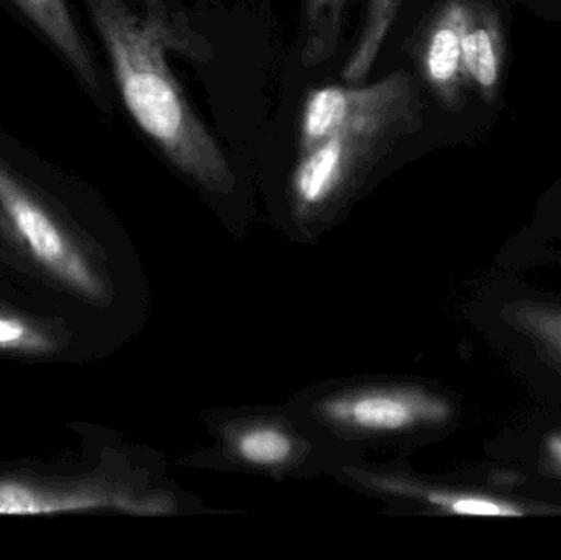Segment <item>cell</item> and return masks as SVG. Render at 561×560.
<instances>
[{"mask_svg": "<svg viewBox=\"0 0 561 560\" xmlns=\"http://www.w3.org/2000/svg\"><path fill=\"white\" fill-rule=\"evenodd\" d=\"M0 206L26 240L32 252L46 265L61 273L79 288L94 293L98 289L84 263L69 249L65 237L51 217L20 186L13 174L0 161Z\"/></svg>", "mask_w": 561, "mask_h": 560, "instance_id": "4", "label": "cell"}, {"mask_svg": "<svg viewBox=\"0 0 561 560\" xmlns=\"http://www.w3.org/2000/svg\"><path fill=\"white\" fill-rule=\"evenodd\" d=\"M543 460L547 469L561 476V433H553L543 443Z\"/></svg>", "mask_w": 561, "mask_h": 560, "instance_id": "14", "label": "cell"}, {"mask_svg": "<svg viewBox=\"0 0 561 560\" xmlns=\"http://www.w3.org/2000/svg\"><path fill=\"white\" fill-rule=\"evenodd\" d=\"M348 0H304L302 46L304 68L325 65L336 49L342 35L343 13Z\"/></svg>", "mask_w": 561, "mask_h": 560, "instance_id": "9", "label": "cell"}, {"mask_svg": "<svg viewBox=\"0 0 561 560\" xmlns=\"http://www.w3.org/2000/svg\"><path fill=\"white\" fill-rule=\"evenodd\" d=\"M26 331L20 322L0 319V345L15 344L25 338Z\"/></svg>", "mask_w": 561, "mask_h": 560, "instance_id": "15", "label": "cell"}, {"mask_svg": "<svg viewBox=\"0 0 561 560\" xmlns=\"http://www.w3.org/2000/svg\"><path fill=\"white\" fill-rule=\"evenodd\" d=\"M385 489L401 495H412L448 515L496 516V518H520L529 515L524 506L497 496L483 493L450 492V490L424 489L408 482H385Z\"/></svg>", "mask_w": 561, "mask_h": 560, "instance_id": "10", "label": "cell"}, {"mask_svg": "<svg viewBox=\"0 0 561 560\" xmlns=\"http://www.w3.org/2000/svg\"><path fill=\"white\" fill-rule=\"evenodd\" d=\"M236 450L245 462L253 466L275 467L293 457L294 443L284 431L256 426L239 434Z\"/></svg>", "mask_w": 561, "mask_h": 560, "instance_id": "12", "label": "cell"}, {"mask_svg": "<svg viewBox=\"0 0 561 560\" xmlns=\"http://www.w3.org/2000/svg\"><path fill=\"white\" fill-rule=\"evenodd\" d=\"M85 5L138 127L197 183L220 193L232 190L236 178L226 153L168 66L167 25L154 13L138 12L130 0H85Z\"/></svg>", "mask_w": 561, "mask_h": 560, "instance_id": "2", "label": "cell"}, {"mask_svg": "<svg viewBox=\"0 0 561 560\" xmlns=\"http://www.w3.org/2000/svg\"><path fill=\"white\" fill-rule=\"evenodd\" d=\"M504 321L526 335L543 355L561 367V306L550 302L514 301L504 306Z\"/></svg>", "mask_w": 561, "mask_h": 560, "instance_id": "11", "label": "cell"}, {"mask_svg": "<svg viewBox=\"0 0 561 560\" xmlns=\"http://www.w3.org/2000/svg\"><path fill=\"white\" fill-rule=\"evenodd\" d=\"M468 9L470 0H445L422 43V72L447 111H461L465 105L468 84L463 69V33Z\"/></svg>", "mask_w": 561, "mask_h": 560, "instance_id": "5", "label": "cell"}, {"mask_svg": "<svg viewBox=\"0 0 561 560\" xmlns=\"http://www.w3.org/2000/svg\"><path fill=\"white\" fill-rule=\"evenodd\" d=\"M49 510H56V505L43 502L23 487L0 485V515H33Z\"/></svg>", "mask_w": 561, "mask_h": 560, "instance_id": "13", "label": "cell"}, {"mask_svg": "<svg viewBox=\"0 0 561 560\" xmlns=\"http://www.w3.org/2000/svg\"><path fill=\"white\" fill-rule=\"evenodd\" d=\"M13 3L42 30L43 35L65 56L76 75L92 91H99L101 88L94 59L66 0H13Z\"/></svg>", "mask_w": 561, "mask_h": 560, "instance_id": "7", "label": "cell"}, {"mask_svg": "<svg viewBox=\"0 0 561 560\" xmlns=\"http://www.w3.org/2000/svg\"><path fill=\"white\" fill-rule=\"evenodd\" d=\"M506 36L500 13L480 0H470L463 33V69L467 84L484 104H496L503 84Z\"/></svg>", "mask_w": 561, "mask_h": 560, "instance_id": "6", "label": "cell"}, {"mask_svg": "<svg viewBox=\"0 0 561 560\" xmlns=\"http://www.w3.org/2000/svg\"><path fill=\"white\" fill-rule=\"evenodd\" d=\"M422 127L421 89L408 71L391 72L371 84L325 85L310 92L290 183L297 210L325 209Z\"/></svg>", "mask_w": 561, "mask_h": 560, "instance_id": "1", "label": "cell"}, {"mask_svg": "<svg viewBox=\"0 0 561 560\" xmlns=\"http://www.w3.org/2000/svg\"><path fill=\"white\" fill-rule=\"evenodd\" d=\"M323 420L363 433H399L451 418L445 398L422 390H371L342 395L319 404Z\"/></svg>", "mask_w": 561, "mask_h": 560, "instance_id": "3", "label": "cell"}, {"mask_svg": "<svg viewBox=\"0 0 561 560\" xmlns=\"http://www.w3.org/2000/svg\"><path fill=\"white\" fill-rule=\"evenodd\" d=\"M404 0H368L362 32L343 66L342 78L346 84H363L371 72Z\"/></svg>", "mask_w": 561, "mask_h": 560, "instance_id": "8", "label": "cell"}]
</instances>
